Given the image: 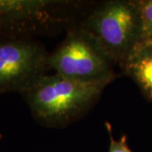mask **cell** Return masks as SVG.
Masks as SVG:
<instances>
[{
    "label": "cell",
    "mask_w": 152,
    "mask_h": 152,
    "mask_svg": "<svg viewBox=\"0 0 152 152\" xmlns=\"http://www.w3.org/2000/svg\"><path fill=\"white\" fill-rule=\"evenodd\" d=\"M121 68L135 82L144 96L152 102V43L143 42Z\"/></svg>",
    "instance_id": "cell-6"
},
{
    "label": "cell",
    "mask_w": 152,
    "mask_h": 152,
    "mask_svg": "<svg viewBox=\"0 0 152 152\" xmlns=\"http://www.w3.org/2000/svg\"><path fill=\"white\" fill-rule=\"evenodd\" d=\"M1 138H2V135H1V134H0V140H1Z\"/></svg>",
    "instance_id": "cell-9"
},
{
    "label": "cell",
    "mask_w": 152,
    "mask_h": 152,
    "mask_svg": "<svg viewBox=\"0 0 152 152\" xmlns=\"http://www.w3.org/2000/svg\"><path fill=\"white\" fill-rule=\"evenodd\" d=\"M74 4L68 1L0 0V38L48 32L69 17V7Z\"/></svg>",
    "instance_id": "cell-5"
},
{
    "label": "cell",
    "mask_w": 152,
    "mask_h": 152,
    "mask_svg": "<svg viewBox=\"0 0 152 152\" xmlns=\"http://www.w3.org/2000/svg\"><path fill=\"white\" fill-rule=\"evenodd\" d=\"M143 22V42L152 43V0H139Z\"/></svg>",
    "instance_id": "cell-7"
},
{
    "label": "cell",
    "mask_w": 152,
    "mask_h": 152,
    "mask_svg": "<svg viewBox=\"0 0 152 152\" xmlns=\"http://www.w3.org/2000/svg\"><path fill=\"white\" fill-rule=\"evenodd\" d=\"M106 128L110 136V145H109L108 152H132L128 145L127 140L124 135L122 136L119 140H114L112 134V128L109 123H106Z\"/></svg>",
    "instance_id": "cell-8"
},
{
    "label": "cell",
    "mask_w": 152,
    "mask_h": 152,
    "mask_svg": "<svg viewBox=\"0 0 152 152\" xmlns=\"http://www.w3.org/2000/svg\"><path fill=\"white\" fill-rule=\"evenodd\" d=\"M49 54L29 37L0 38V94H22L46 75Z\"/></svg>",
    "instance_id": "cell-4"
},
{
    "label": "cell",
    "mask_w": 152,
    "mask_h": 152,
    "mask_svg": "<svg viewBox=\"0 0 152 152\" xmlns=\"http://www.w3.org/2000/svg\"><path fill=\"white\" fill-rule=\"evenodd\" d=\"M107 85L78 81L58 74L46 75L22 95L36 119L48 126H57L86 111Z\"/></svg>",
    "instance_id": "cell-1"
},
{
    "label": "cell",
    "mask_w": 152,
    "mask_h": 152,
    "mask_svg": "<svg viewBox=\"0 0 152 152\" xmlns=\"http://www.w3.org/2000/svg\"><path fill=\"white\" fill-rule=\"evenodd\" d=\"M102 46L81 26L70 30L49 54L48 65L56 74L86 83H108L116 79L114 65Z\"/></svg>",
    "instance_id": "cell-3"
},
{
    "label": "cell",
    "mask_w": 152,
    "mask_h": 152,
    "mask_svg": "<svg viewBox=\"0 0 152 152\" xmlns=\"http://www.w3.org/2000/svg\"><path fill=\"white\" fill-rule=\"evenodd\" d=\"M81 26L102 46L116 64H123L143 42L140 1H107L92 10Z\"/></svg>",
    "instance_id": "cell-2"
}]
</instances>
